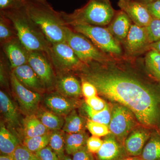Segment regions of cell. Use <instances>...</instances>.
<instances>
[{"mask_svg":"<svg viewBox=\"0 0 160 160\" xmlns=\"http://www.w3.org/2000/svg\"><path fill=\"white\" fill-rule=\"evenodd\" d=\"M103 140L100 137L92 136L88 138L86 142L87 149L92 154H96L102 146Z\"/></svg>","mask_w":160,"mask_h":160,"instance_id":"8d00e7d4","label":"cell"},{"mask_svg":"<svg viewBox=\"0 0 160 160\" xmlns=\"http://www.w3.org/2000/svg\"><path fill=\"white\" fill-rule=\"evenodd\" d=\"M72 160H95L92 153L87 149L86 146L72 155Z\"/></svg>","mask_w":160,"mask_h":160,"instance_id":"60d3db41","label":"cell"},{"mask_svg":"<svg viewBox=\"0 0 160 160\" xmlns=\"http://www.w3.org/2000/svg\"><path fill=\"white\" fill-rule=\"evenodd\" d=\"M40 160L37 157H35L34 158H32L31 159H29L28 160Z\"/></svg>","mask_w":160,"mask_h":160,"instance_id":"7dc6e473","label":"cell"},{"mask_svg":"<svg viewBox=\"0 0 160 160\" xmlns=\"http://www.w3.org/2000/svg\"><path fill=\"white\" fill-rule=\"evenodd\" d=\"M136 119L131 110L122 105L115 104L112 109L109 130L124 144L125 139L136 125Z\"/></svg>","mask_w":160,"mask_h":160,"instance_id":"ba28073f","label":"cell"},{"mask_svg":"<svg viewBox=\"0 0 160 160\" xmlns=\"http://www.w3.org/2000/svg\"><path fill=\"white\" fill-rule=\"evenodd\" d=\"M88 136L86 132L66 133L65 136V150L66 154L72 155L86 146Z\"/></svg>","mask_w":160,"mask_h":160,"instance_id":"4316f807","label":"cell"},{"mask_svg":"<svg viewBox=\"0 0 160 160\" xmlns=\"http://www.w3.org/2000/svg\"><path fill=\"white\" fill-rule=\"evenodd\" d=\"M37 1L41 2H47L46 0H37Z\"/></svg>","mask_w":160,"mask_h":160,"instance_id":"c3c4849f","label":"cell"},{"mask_svg":"<svg viewBox=\"0 0 160 160\" xmlns=\"http://www.w3.org/2000/svg\"><path fill=\"white\" fill-rule=\"evenodd\" d=\"M24 139L43 135L50 131L44 126L35 114L26 115L22 122Z\"/></svg>","mask_w":160,"mask_h":160,"instance_id":"44dd1931","label":"cell"},{"mask_svg":"<svg viewBox=\"0 0 160 160\" xmlns=\"http://www.w3.org/2000/svg\"><path fill=\"white\" fill-rule=\"evenodd\" d=\"M152 49H154L160 53V40L154 42L152 43L150 45Z\"/></svg>","mask_w":160,"mask_h":160,"instance_id":"7bdbcfd3","label":"cell"},{"mask_svg":"<svg viewBox=\"0 0 160 160\" xmlns=\"http://www.w3.org/2000/svg\"><path fill=\"white\" fill-rule=\"evenodd\" d=\"M43 125L50 131L61 130L62 129L65 118L55 114L48 109L40 108L35 113Z\"/></svg>","mask_w":160,"mask_h":160,"instance_id":"603a6c76","label":"cell"},{"mask_svg":"<svg viewBox=\"0 0 160 160\" xmlns=\"http://www.w3.org/2000/svg\"><path fill=\"white\" fill-rule=\"evenodd\" d=\"M85 102L92 109L98 111L105 109L107 105L104 100L97 96L86 98Z\"/></svg>","mask_w":160,"mask_h":160,"instance_id":"f35d334b","label":"cell"},{"mask_svg":"<svg viewBox=\"0 0 160 160\" xmlns=\"http://www.w3.org/2000/svg\"><path fill=\"white\" fill-rule=\"evenodd\" d=\"M12 71L20 82L28 89L41 94L47 91L39 78L29 64L19 66Z\"/></svg>","mask_w":160,"mask_h":160,"instance_id":"e0dca14e","label":"cell"},{"mask_svg":"<svg viewBox=\"0 0 160 160\" xmlns=\"http://www.w3.org/2000/svg\"><path fill=\"white\" fill-rule=\"evenodd\" d=\"M29 0H0V11L25 8Z\"/></svg>","mask_w":160,"mask_h":160,"instance_id":"d590c367","label":"cell"},{"mask_svg":"<svg viewBox=\"0 0 160 160\" xmlns=\"http://www.w3.org/2000/svg\"><path fill=\"white\" fill-rule=\"evenodd\" d=\"M144 1H145V3H147L148 2V1H149V0H144Z\"/></svg>","mask_w":160,"mask_h":160,"instance_id":"f907efd6","label":"cell"},{"mask_svg":"<svg viewBox=\"0 0 160 160\" xmlns=\"http://www.w3.org/2000/svg\"><path fill=\"white\" fill-rule=\"evenodd\" d=\"M43 104L46 109L63 117L80 106V102L77 99L67 97L57 91L46 94L43 98Z\"/></svg>","mask_w":160,"mask_h":160,"instance_id":"8fae6325","label":"cell"},{"mask_svg":"<svg viewBox=\"0 0 160 160\" xmlns=\"http://www.w3.org/2000/svg\"><path fill=\"white\" fill-rule=\"evenodd\" d=\"M75 73L93 84L101 95L131 110L144 127L155 128L160 124V93L119 69L112 60L84 64Z\"/></svg>","mask_w":160,"mask_h":160,"instance_id":"6da1fadb","label":"cell"},{"mask_svg":"<svg viewBox=\"0 0 160 160\" xmlns=\"http://www.w3.org/2000/svg\"><path fill=\"white\" fill-rule=\"evenodd\" d=\"M52 131L43 135L25 138L23 139L22 144L30 151L35 153L49 146Z\"/></svg>","mask_w":160,"mask_h":160,"instance_id":"f546056e","label":"cell"},{"mask_svg":"<svg viewBox=\"0 0 160 160\" xmlns=\"http://www.w3.org/2000/svg\"><path fill=\"white\" fill-rule=\"evenodd\" d=\"M55 89L65 96L77 99L82 94V85L72 72L56 73Z\"/></svg>","mask_w":160,"mask_h":160,"instance_id":"9a60e30c","label":"cell"},{"mask_svg":"<svg viewBox=\"0 0 160 160\" xmlns=\"http://www.w3.org/2000/svg\"><path fill=\"white\" fill-rule=\"evenodd\" d=\"M130 21L127 15L121 10L111 21L108 29L118 42L126 38L131 26Z\"/></svg>","mask_w":160,"mask_h":160,"instance_id":"ffe728a7","label":"cell"},{"mask_svg":"<svg viewBox=\"0 0 160 160\" xmlns=\"http://www.w3.org/2000/svg\"><path fill=\"white\" fill-rule=\"evenodd\" d=\"M18 38L16 32L11 21L0 13V42L1 45Z\"/></svg>","mask_w":160,"mask_h":160,"instance_id":"f1b7e54d","label":"cell"},{"mask_svg":"<svg viewBox=\"0 0 160 160\" xmlns=\"http://www.w3.org/2000/svg\"><path fill=\"white\" fill-rule=\"evenodd\" d=\"M86 128L92 135L98 137L106 136L111 133L108 126L89 119L86 122Z\"/></svg>","mask_w":160,"mask_h":160,"instance_id":"1f68e13d","label":"cell"},{"mask_svg":"<svg viewBox=\"0 0 160 160\" xmlns=\"http://www.w3.org/2000/svg\"><path fill=\"white\" fill-rule=\"evenodd\" d=\"M28 64L38 76L46 91L55 89L56 74L48 55L42 51H29Z\"/></svg>","mask_w":160,"mask_h":160,"instance_id":"9c48e42d","label":"cell"},{"mask_svg":"<svg viewBox=\"0 0 160 160\" xmlns=\"http://www.w3.org/2000/svg\"><path fill=\"white\" fill-rule=\"evenodd\" d=\"M69 27L88 38L103 52L116 55L122 53V49L118 42L108 29L102 26L87 25H74Z\"/></svg>","mask_w":160,"mask_h":160,"instance_id":"8992f818","label":"cell"},{"mask_svg":"<svg viewBox=\"0 0 160 160\" xmlns=\"http://www.w3.org/2000/svg\"><path fill=\"white\" fill-rule=\"evenodd\" d=\"M145 4L152 17L160 19V1H152Z\"/></svg>","mask_w":160,"mask_h":160,"instance_id":"b9f144b4","label":"cell"},{"mask_svg":"<svg viewBox=\"0 0 160 160\" xmlns=\"http://www.w3.org/2000/svg\"><path fill=\"white\" fill-rule=\"evenodd\" d=\"M66 42L84 64L105 63L112 60L95 46L88 38L74 31L69 26L66 29Z\"/></svg>","mask_w":160,"mask_h":160,"instance_id":"5b68a950","label":"cell"},{"mask_svg":"<svg viewBox=\"0 0 160 160\" xmlns=\"http://www.w3.org/2000/svg\"><path fill=\"white\" fill-rule=\"evenodd\" d=\"M11 155L14 160H26L36 157L34 152L23 144L19 145Z\"/></svg>","mask_w":160,"mask_h":160,"instance_id":"e575fe53","label":"cell"},{"mask_svg":"<svg viewBox=\"0 0 160 160\" xmlns=\"http://www.w3.org/2000/svg\"><path fill=\"white\" fill-rule=\"evenodd\" d=\"M19 139L1 122L0 127V151L1 154H11L20 145Z\"/></svg>","mask_w":160,"mask_h":160,"instance_id":"7402d4cb","label":"cell"},{"mask_svg":"<svg viewBox=\"0 0 160 160\" xmlns=\"http://www.w3.org/2000/svg\"><path fill=\"white\" fill-rule=\"evenodd\" d=\"M150 43L160 40V19L153 18L146 27Z\"/></svg>","mask_w":160,"mask_h":160,"instance_id":"836d02e7","label":"cell"},{"mask_svg":"<svg viewBox=\"0 0 160 160\" xmlns=\"http://www.w3.org/2000/svg\"><path fill=\"white\" fill-rule=\"evenodd\" d=\"M12 70L28 64L29 51L24 47L18 38L12 39L1 45Z\"/></svg>","mask_w":160,"mask_h":160,"instance_id":"5bb4252c","label":"cell"},{"mask_svg":"<svg viewBox=\"0 0 160 160\" xmlns=\"http://www.w3.org/2000/svg\"><path fill=\"white\" fill-rule=\"evenodd\" d=\"M10 66L9 61L5 54L1 53L0 61V82L1 85L4 88L9 87V79L10 80V75L7 72V67Z\"/></svg>","mask_w":160,"mask_h":160,"instance_id":"d6a6232c","label":"cell"},{"mask_svg":"<svg viewBox=\"0 0 160 160\" xmlns=\"http://www.w3.org/2000/svg\"><path fill=\"white\" fill-rule=\"evenodd\" d=\"M150 136V132L145 128L133 129L124 142V147L129 156H140Z\"/></svg>","mask_w":160,"mask_h":160,"instance_id":"2e32d148","label":"cell"},{"mask_svg":"<svg viewBox=\"0 0 160 160\" xmlns=\"http://www.w3.org/2000/svg\"><path fill=\"white\" fill-rule=\"evenodd\" d=\"M40 160H60L57 154L49 146L35 153Z\"/></svg>","mask_w":160,"mask_h":160,"instance_id":"74e56055","label":"cell"},{"mask_svg":"<svg viewBox=\"0 0 160 160\" xmlns=\"http://www.w3.org/2000/svg\"><path fill=\"white\" fill-rule=\"evenodd\" d=\"M82 114L88 119L93 122L102 123L109 127L111 117V111L108 105L102 111H95L90 108L86 102L83 103L80 106Z\"/></svg>","mask_w":160,"mask_h":160,"instance_id":"d4e9b609","label":"cell"},{"mask_svg":"<svg viewBox=\"0 0 160 160\" xmlns=\"http://www.w3.org/2000/svg\"><path fill=\"white\" fill-rule=\"evenodd\" d=\"M125 46L129 53L134 54L141 51L149 43V38L146 27L131 25L126 38Z\"/></svg>","mask_w":160,"mask_h":160,"instance_id":"ac0fdd59","label":"cell"},{"mask_svg":"<svg viewBox=\"0 0 160 160\" xmlns=\"http://www.w3.org/2000/svg\"><path fill=\"white\" fill-rule=\"evenodd\" d=\"M158 1V0H149V1H148V2H152V1ZM160 1V0H159ZM147 2V3H148Z\"/></svg>","mask_w":160,"mask_h":160,"instance_id":"681fc988","label":"cell"},{"mask_svg":"<svg viewBox=\"0 0 160 160\" xmlns=\"http://www.w3.org/2000/svg\"><path fill=\"white\" fill-rule=\"evenodd\" d=\"M10 83L12 94L18 103L21 111L26 116L35 114L39 109L42 94L26 88L20 82L12 71Z\"/></svg>","mask_w":160,"mask_h":160,"instance_id":"30bf717a","label":"cell"},{"mask_svg":"<svg viewBox=\"0 0 160 160\" xmlns=\"http://www.w3.org/2000/svg\"><path fill=\"white\" fill-rule=\"evenodd\" d=\"M62 130L52 131L49 146L57 154L60 160L63 159L65 156V136L66 134Z\"/></svg>","mask_w":160,"mask_h":160,"instance_id":"83f0119b","label":"cell"},{"mask_svg":"<svg viewBox=\"0 0 160 160\" xmlns=\"http://www.w3.org/2000/svg\"><path fill=\"white\" fill-rule=\"evenodd\" d=\"M11 21L21 42L29 51H42L48 55L50 44L29 18L25 8L0 11Z\"/></svg>","mask_w":160,"mask_h":160,"instance_id":"3957f363","label":"cell"},{"mask_svg":"<svg viewBox=\"0 0 160 160\" xmlns=\"http://www.w3.org/2000/svg\"><path fill=\"white\" fill-rule=\"evenodd\" d=\"M140 157L143 160H160V135L158 133L154 132L151 135Z\"/></svg>","mask_w":160,"mask_h":160,"instance_id":"484cf974","label":"cell"},{"mask_svg":"<svg viewBox=\"0 0 160 160\" xmlns=\"http://www.w3.org/2000/svg\"><path fill=\"white\" fill-rule=\"evenodd\" d=\"M48 56L56 73L75 72L84 64L66 42L50 44Z\"/></svg>","mask_w":160,"mask_h":160,"instance_id":"52a82bcc","label":"cell"},{"mask_svg":"<svg viewBox=\"0 0 160 160\" xmlns=\"http://www.w3.org/2000/svg\"><path fill=\"white\" fill-rule=\"evenodd\" d=\"M0 110L6 123L12 130L22 127L16 107L8 95L2 90L0 91Z\"/></svg>","mask_w":160,"mask_h":160,"instance_id":"d6986e66","label":"cell"},{"mask_svg":"<svg viewBox=\"0 0 160 160\" xmlns=\"http://www.w3.org/2000/svg\"><path fill=\"white\" fill-rule=\"evenodd\" d=\"M61 12L68 26L77 25L105 26L111 22L115 15L110 0H89L85 6L72 13Z\"/></svg>","mask_w":160,"mask_h":160,"instance_id":"277c9868","label":"cell"},{"mask_svg":"<svg viewBox=\"0 0 160 160\" xmlns=\"http://www.w3.org/2000/svg\"><path fill=\"white\" fill-rule=\"evenodd\" d=\"M82 81V94L86 98L92 97L97 95V89L95 86L90 82L81 79Z\"/></svg>","mask_w":160,"mask_h":160,"instance_id":"ab89813d","label":"cell"},{"mask_svg":"<svg viewBox=\"0 0 160 160\" xmlns=\"http://www.w3.org/2000/svg\"><path fill=\"white\" fill-rule=\"evenodd\" d=\"M95 154L96 160H123L129 156L124 144L112 133L106 136L102 146Z\"/></svg>","mask_w":160,"mask_h":160,"instance_id":"4fadbf2b","label":"cell"},{"mask_svg":"<svg viewBox=\"0 0 160 160\" xmlns=\"http://www.w3.org/2000/svg\"><path fill=\"white\" fill-rule=\"evenodd\" d=\"M145 62L147 69L157 79L160 81V53L152 49L146 54Z\"/></svg>","mask_w":160,"mask_h":160,"instance_id":"4dcf8cb0","label":"cell"},{"mask_svg":"<svg viewBox=\"0 0 160 160\" xmlns=\"http://www.w3.org/2000/svg\"><path fill=\"white\" fill-rule=\"evenodd\" d=\"M118 5L138 26L147 27L153 18L145 3L134 0H118Z\"/></svg>","mask_w":160,"mask_h":160,"instance_id":"7c38bea8","label":"cell"},{"mask_svg":"<svg viewBox=\"0 0 160 160\" xmlns=\"http://www.w3.org/2000/svg\"><path fill=\"white\" fill-rule=\"evenodd\" d=\"M26 13L50 44L66 42L67 24L62 12L53 9L47 2L29 0Z\"/></svg>","mask_w":160,"mask_h":160,"instance_id":"7a4b0ae2","label":"cell"},{"mask_svg":"<svg viewBox=\"0 0 160 160\" xmlns=\"http://www.w3.org/2000/svg\"><path fill=\"white\" fill-rule=\"evenodd\" d=\"M0 160H14L11 154H1Z\"/></svg>","mask_w":160,"mask_h":160,"instance_id":"ee69618b","label":"cell"},{"mask_svg":"<svg viewBox=\"0 0 160 160\" xmlns=\"http://www.w3.org/2000/svg\"><path fill=\"white\" fill-rule=\"evenodd\" d=\"M62 160H72V158H71L69 156V155H66Z\"/></svg>","mask_w":160,"mask_h":160,"instance_id":"bcb514c9","label":"cell"},{"mask_svg":"<svg viewBox=\"0 0 160 160\" xmlns=\"http://www.w3.org/2000/svg\"><path fill=\"white\" fill-rule=\"evenodd\" d=\"M123 160H143L140 156H128Z\"/></svg>","mask_w":160,"mask_h":160,"instance_id":"f6af8a7d","label":"cell"},{"mask_svg":"<svg viewBox=\"0 0 160 160\" xmlns=\"http://www.w3.org/2000/svg\"><path fill=\"white\" fill-rule=\"evenodd\" d=\"M86 122L75 110L72 111L65 118V123L62 130L68 133L85 132Z\"/></svg>","mask_w":160,"mask_h":160,"instance_id":"cb8c5ba5","label":"cell"}]
</instances>
